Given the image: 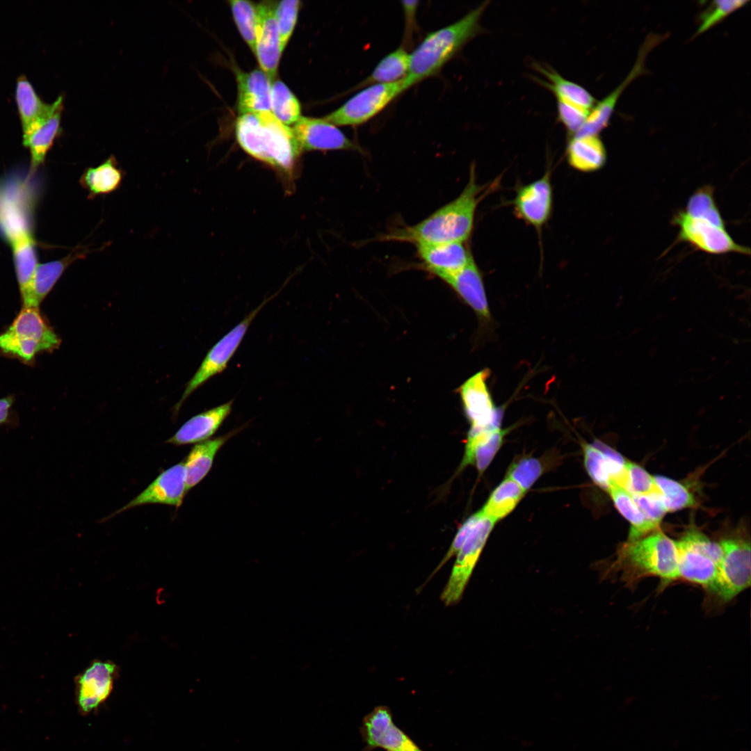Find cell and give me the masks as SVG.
I'll return each instance as SVG.
<instances>
[{"mask_svg": "<svg viewBox=\"0 0 751 751\" xmlns=\"http://www.w3.org/2000/svg\"><path fill=\"white\" fill-rule=\"evenodd\" d=\"M490 186L481 185L476 179L475 167H471L469 178L461 193L439 208L422 221L396 229L383 239L405 241L415 245L452 242L465 243L470 237L476 208Z\"/></svg>", "mask_w": 751, "mask_h": 751, "instance_id": "cell-1", "label": "cell"}, {"mask_svg": "<svg viewBox=\"0 0 751 751\" xmlns=\"http://www.w3.org/2000/svg\"><path fill=\"white\" fill-rule=\"evenodd\" d=\"M235 135L240 147L250 156L270 167L284 180L294 179L302 151L292 129L271 111L240 115Z\"/></svg>", "mask_w": 751, "mask_h": 751, "instance_id": "cell-2", "label": "cell"}, {"mask_svg": "<svg viewBox=\"0 0 751 751\" xmlns=\"http://www.w3.org/2000/svg\"><path fill=\"white\" fill-rule=\"evenodd\" d=\"M489 1L459 20L428 33L410 54L405 79L409 88L438 74L462 47L482 31L480 22Z\"/></svg>", "mask_w": 751, "mask_h": 751, "instance_id": "cell-3", "label": "cell"}, {"mask_svg": "<svg viewBox=\"0 0 751 751\" xmlns=\"http://www.w3.org/2000/svg\"><path fill=\"white\" fill-rule=\"evenodd\" d=\"M678 551L676 541L656 531L638 540L628 541L617 559L604 574H619L628 586L640 579L655 576L668 583L678 579Z\"/></svg>", "mask_w": 751, "mask_h": 751, "instance_id": "cell-4", "label": "cell"}, {"mask_svg": "<svg viewBox=\"0 0 751 751\" xmlns=\"http://www.w3.org/2000/svg\"><path fill=\"white\" fill-rule=\"evenodd\" d=\"M61 339L39 307H23L10 325L0 334V353L33 364L38 354L58 349Z\"/></svg>", "mask_w": 751, "mask_h": 751, "instance_id": "cell-5", "label": "cell"}, {"mask_svg": "<svg viewBox=\"0 0 751 751\" xmlns=\"http://www.w3.org/2000/svg\"><path fill=\"white\" fill-rule=\"evenodd\" d=\"M676 544L678 579L702 586L707 590L713 583L722 561L720 543L691 530L676 541Z\"/></svg>", "mask_w": 751, "mask_h": 751, "instance_id": "cell-6", "label": "cell"}, {"mask_svg": "<svg viewBox=\"0 0 751 751\" xmlns=\"http://www.w3.org/2000/svg\"><path fill=\"white\" fill-rule=\"evenodd\" d=\"M409 88L405 77L396 82L368 86L323 118L337 127L361 125L376 116Z\"/></svg>", "mask_w": 751, "mask_h": 751, "instance_id": "cell-7", "label": "cell"}, {"mask_svg": "<svg viewBox=\"0 0 751 751\" xmlns=\"http://www.w3.org/2000/svg\"><path fill=\"white\" fill-rule=\"evenodd\" d=\"M722 558L717 576L706 590L722 603L730 601L750 586V544L741 538L720 542Z\"/></svg>", "mask_w": 751, "mask_h": 751, "instance_id": "cell-8", "label": "cell"}, {"mask_svg": "<svg viewBox=\"0 0 751 751\" xmlns=\"http://www.w3.org/2000/svg\"><path fill=\"white\" fill-rule=\"evenodd\" d=\"M272 298L265 300L251 311L209 349L199 368L187 382L181 398L174 407V413H177L186 398L198 387L227 368L252 321Z\"/></svg>", "mask_w": 751, "mask_h": 751, "instance_id": "cell-9", "label": "cell"}, {"mask_svg": "<svg viewBox=\"0 0 751 751\" xmlns=\"http://www.w3.org/2000/svg\"><path fill=\"white\" fill-rule=\"evenodd\" d=\"M481 517L469 533L457 555L450 577L441 594L446 606L457 603L461 598L474 568L496 522Z\"/></svg>", "mask_w": 751, "mask_h": 751, "instance_id": "cell-10", "label": "cell"}, {"mask_svg": "<svg viewBox=\"0 0 751 751\" xmlns=\"http://www.w3.org/2000/svg\"><path fill=\"white\" fill-rule=\"evenodd\" d=\"M672 223L679 227V241L689 243L696 250L713 255L731 252L750 255V249L736 243L725 227L691 217L684 211L673 217Z\"/></svg>", "mask_w": 751, "mask_h": 751, "instance_id": "cell-11", "label": "cell"}, {"mask_svg": "<svg viewBox=\"0 0 751 751\" xmlns=\"http://www.w3.org/2000/svg\"><path fill=\"white\" fill-rule=\"evenodd\" d=\"M360 734L365 744L364 751L376 748L385 751H423L394 723L391 709L387 706H377L364 717Z\"/></svg>", "mask_w": 751, "mask_h": 751, "instance_id": "cell-12", "label": "cell"}, {"mask_svg": "<svg viewBox=\"0 0 751 751\" xmlns=\"http://www.w3.org/2000/svg\"><path fill=\"white\" fill-rule=\"evenodd\" d=\"M489 371L483 369L467 380L459 389L471 430L500 427L501 411L496 407L489 391Z\"/></svg>", "mask_w": 751, "mask_h": 751, "instance_id": "cell-13", "label": "cell"}, {"mask_svg": "<svg viewBox=\"0 0 751 751\" xmlns=\"http://www.w3.org/2000/svg\"><path fill=\"white\" fill-rule=\"evenodd\" d=\"M186 493L183 461L162 471L140 494L107 518H104V520L129 509L147 504H164L178 508L182 504Z\"/></svg>", "mask_w": 751, "mask_h": 751, "instance_id": "cell-14", "label": "cell"}, {"mask_svg": "<svg viewBox=\"0 0 751 751\" xmlns=\"http://www.w3.org/2000/svg\"><path fill=\"white\" fill-rule=\"evenodd\" d=\"M291 129L301 151L355 150L362 152L358 144L324 118L301 116Z\"/></svg>", "mask_w": 751, "mask_h": 751, "instance_id": "cell-15", "label": "cell"}, {"mask_svg": "<svg viewBox=\"0 0 751 751\" xmlns=\"http://www.w3.org/2000/svg\"><path fill=\"white\" fill-rule=\"evenodd\" d=\"M257 19L255 54L260 69L270 82L276 78L282 53L275 15V4L261 2L256 5Z\"/></svg>", "mask_w": 751, "mask_h": 751, "instance_id": "cell-16", "label": "cell"}, {"mask_svg": "<svg viewBox=\"0 0 751 751\" xmlns=\"http://www.w3.org/2000/svg\"><path fill=\"white\" fill-rule=\"evenodd\" d=\"M512 204L517 218L540 229L549 220L553 207L550 172L517 188Z\"/></svg>", "mask_w": 751, "mask_h": 751, "instance_id": "cell-17", "label": "cell"}, {"mask_svg": "<svg viewBox=\"0 0 751 751\" xmlns=\"http://www.w3.org/2000/svg\"><path fill=\"white\" fill-rule=\"evenodd\" d=\"M583 451L586 469L595 484L606 491L613 485L623 487L626 461L618 452L598 440L585 443Z\"/></svg>", "mask_w": 751, "mask_h": 751, "instance_id": "cell-18", "label": "cell"}, {"mask_svg": "<svg viewBox=\"0 0 751 751\" xmlns=\"http://www.w3.org/2000/svg\"><path fill=\"white\" fill-rule=\"evenodd\" d=\"M116 666L112 662L94 661L78 678V705L84 713L92 712L109 697Z\"/></svg>", "mask_w": 751, "mask_h": 751, "instance_id": "cell-19", "label": "cell"}, {"mask_svg": "<svg viewBox=\"0 0 751 751\" xmlns=\"http://www.w3.org/2000/svg\"><path fill=\"white\" fill-rule=\"evenodd\" d=\"M95 251L88 245H78L64 258L38 264L29 291L22 298V306L39 307L67 267Z\"/></svg>", "mask_w": 751, "mask_h": 751, "instance_id": "cell-20", "label": "cell"}, {"mask_svg": "<svg viewBox=\"0 0 751 751\" xmlns=\"http://www.w3.org/2000/svg\"><path fill=\"white\" fill-rule=\"evenodd\" d=\"M428 270L444 279L462 269L473 258L465 243L452 242L416 245Z\"/></svg>", "mask_w": 751, "mask_h": 751, "instance_id": "cell-21", "label": "cell"}, {"mask_svg": "<svg viewBox=\"0 0 751 751\" xmlns=\"http://www.w3.org/2000/svg\"><path fill=\"white\" fill-rule=\"evenodd\" d=\"M480 319L488 321L490 310L483 276L474 257L462 269L442 279Z\"/></svg>", "mask_w": 751, "mask_h": 751, "instance_id": "cell-22", "label": "cell"}, {"mask_svg": "<svg viewBox=\"0 0 751 751\" xmlns=\"http://www.w3.org/2000/svg\"><path fill=\"white\" fill-rule=\"evenodd\" d=\"M232 404L231 400L192 417L165 443L183 446L210 439L230 414Z\"/></svg>", "mask_w": 751, "mask_h": 751, "instance_id": "cell-23", "label": "cell"}, {"mask_svg": "<svg viewBox=\"0 0 751 751\" xmlns=\"http://www.w3.org/2000/svg\"><path fill=\"white\" fill-rule=\"evenodd\" d=\"M238 86L237 107L240 115L271 111L270 84L267 75L260 69L250 72L236 71Z\"/></svg>", "mask_w": 751, "mask_h": 751, "instance_id": "cell-24", "label": "cell"}, {"mask_svg": "<svg viewBox=\"0 0 751 751\" xmlns=\"http://www.w3.org/2000/svg\"><path fill=\"white\" fill-rule=\"evenodd\" d=\"M506 433L501 427L470 429L460 469L474 465L483 473L501 448Z\"/></svg>", "mask_w": 751, "mask_h": 751, "instance_id": "cell-25", "label": "cell"}, {"mask_svg": "<svg viewBox=\"0 0 751 751\" xmlns=\"http://www.w3.org/2000/svg\"><path fill=\"white\" fill-rule=\"evenodd\" d=\"M15 100L22 124V138L45 120L56 104V99L50 104L45 102L24 75L17 79Z\"/></svg>", "mask_w": 751, "mask_h": 751, "instance_id": "cell-26", "label": "cell"}, {"mask_svg": "<svg viewBox=\"0 0 751 751\" xmlns=\"http://www.w3.org/2000/svg\"><path fill=\"white\" fill-rule=\"evenodd\" d=\"M63 108V96L56 99L53 111L22 139L31 154V171L34 172L44 162L47 152L61 132L60 120Z\"/></svg>", "mask_w": 751, "mask_h": 751, "instance_id": "cell-27", "label": "cell"}, {"mask_svg": "<svg viewBox=\"0 0 751 751\" xmlns=\"http://www.w3.org/2000/svg\"><path fill=\"white\" fill-rule=\"evenodd\" d=\"M240 428L224 435L196 444L184 461L186 474V490L188 492L200 483L211 470L215 457L221 447Z\"/></svg>", "mask_w": 751, "mask_h": 751, "instance_id": "cell-28", "label": "cell"}, {"mask_svg": "<svg viewBox=\"0 0 751 751\" xmlns=\"http://www.w3.org/2000/svg\"><path fill=\"white\" fill-rule=\"evenodd\" d=\"M566 156L569 165L583 172L597 171L606 162V148L598 135L572 136Z\"/></svg>", "mask_w": 751, "mask_h": 751, "instance_id": "cell-29", "label": "cell"}, {"mask_svg": "<svg viewBox=\"0 0 751 751\" xmlns=\"http://www.w3.org/2000/svg\"><path fill=\"white\" fill-rule=\"evenodd\" d=\"M17 280L22 298L29 291L38 265L35 241L28 229L19 230L9 236Z\"/></svg>", "mask_w": 751, "mask_h": 751, "instance_id": "cell-30", "label": "cell"}, {"mask_svg": "<svg viewBox=\"0 0 751 751\" xmlns=\"http://www.w3.org/2000/svg\"><path fill=\"white\" fill-rule=\"evenodd\" d=\"M124 175L114 156H110L96 167L87 168L79 183L88 194V199L111 193L121 186Z\"/></svg>", "mask_w": 751, "mask_h": 751, "instance_id": "cell-31", "label": "cell"}, {"mask_svg": "<svg viewBox=\"0 0 751 751\" xmlns=\"http://www.w3.org/2000/svg\"><path fill=\"white\" fill-rule=\"evenodd\" d=\"M644 73L643 67L635 63L628 76L618 87L604 99L595 105L590 111L587 119L581 129L574 136L598 135L609 123L616 103L629 84Z\"/></svg>", "mask_w": 751, "mask_h": 751, "instance_id": "cell-32", "label": "cell"}, {"mask_svg": "<svg viewBox=\"0 0 751 751\" xmlns=\"http://www.w3.org/2000/svg\"><path fill=\"white\" fill-rule=\"evenodd\" d=\"M535 67L548 80L543 83L555 95L556 99L588 111H590L595 106V98L583 87L563 78L550 67H544L540 65H536Z\"/></svg>", "mask_w": 751, "mask_h": 751, "instance_id": "cell-33", "label": "cell"}, {"mask_svg": "<svg viewBox=\"0 0 751 751\" xmlns=\"http://www.w3.org/2000/svg\"><path fill=\"white\" fill-rule=\"evenodd\" d=\"M409 63L410 54L404 47H399L382 58L372 72L353 90H360L373 84L398 81L407 75Z\"/></svg>", "mask_w": 751, "mask_h": 751, "instance_id": "cell-34", "label": "cell"}, {"mask_svg": "<svg viewBox=\"0 0 751 751\" xmlns=\"http://www.w3.org/2000/svg\"><path fill=\"white\" fill-rule=\"evenodd\" d=\"M525 492L519 484L506 476L491 493L481 511L497 522L515 509Z\"/></svg>", "mask_w": 751, "mask_h": 751, "instance_id": "cell-35", "label": "cell"}, {"mask_svg": "<svg viewBox=\"0 0 751 751\" xmlns=\"http://www.w3.org/2000/svg\"><path fill=\"white\" fill-rule=\"evenodd\" d=\"M607 492L617 510L631 524L628 541L638 540L656 528L645 518L627 490L619 485H613Z\"/></svg>", "mask_w": 751, "mask_h": 751, "instance_id": "cell-36", "label": "cell"}, {"mask_svg": "<svg viewBox=\"0 0 751 751\" xmlns=\"http://www.w3.org/2000/svg\"><path fill=\"white\" fill-rule=\"evenodd\" d=\"M270 106L274 115L286 126L293 125L301 117L298 99L291 90L278 79L270 84Z\"/></svg>", "mask_w": 751, "mask_h": 751, "instance_id": "cell-37", "label": "cell"}, {"mask_svg": "<svg viewBox=\"0 0 751 751\" xmlns=\"http://www.w3.org/2000/svg\"><path fill=\"white\" fill-rule=\"evenodd\" d=\"M684 211L691 217L725 227L724 219L714 199L713 189L710 186H704L695 191L690 196Z\"/></svg>", "mask_w": 751, "mask_h": 751, "instance_id": "cell-38", "label": "cell"}, {"mask_svg": "<svg viewBox=\"0 0 751 751\" xmlns=\"http://www.w3.org/2000/svg\"><path fill=\"white\" fill-rule=\"evenodd\" d=\"M668 512H674L695 505L693 494L680 483L663 476H654Z\"/></svg>", "mask_w": 751, "mask_h": 751, "instance_id": "cell-39", "label": "cell"}, {"mask_svg": "<svg viewBox=\"0 0 751 751\" xmlns=\"http://www.w3.org/2000/svg\"><path fill=\"white\" fill-rule=\"evenodd\" d=\"M234 19L239 31L250 50L255 53L257 10L256 5L249 1H229Z\"/></svg>", "mask_w": 751, "mask_h": 751, "instance_id": "cell-40", "label": "cell"}, {"mask_svg": "<svg viewBox=\"0 0 751 751\" xmlns=\"http://www.w3.org/2000/svg\"><path fill=\"white\" fill-rule=\"evenodd\" d=\"M300 4V2L298 0H283L275 4V15L279 31L282 54L293 32Z\"/></svg>", "mask_w": 751, "mask_h": 751, "instance_id": "cell-41", "label": "cell"}, {"mask_svg": "<svg viewBox=\"0 0 751 751\" xmlns=\"http://www.w3.org/2000/svg\"><path fill=\"white\" fill-rule=\"evenodd\" d=\"M542 472L543 467L538 459L524 456L512 462L508 468L506 476L515 481L526 492Z\"/></svg>", "mask_w": 751, "mask_h": 751, "instance_id": "cell-42", "label": "cell"}, {"mask_svg": "<svg viewBox=\"0 0 751 751\" xmlns=\"http://www.w3.org/2000/svg\"><path fill=\"white\" fill-rule=\"evenodd\" d=\"M623 488L631 494H645L659 492L654 476L637 464L625 462Z\"/></svg>", "mask_w": 751, "mask_h": 751, "instance_id": "cell-43", "label": "cell"}, {"mask_svg": "<svg viewBox=\"0 0 751 751\" xmlns=\"http://www.w3.org/2000/svg\"><path fill=\"white\" fill-rule=\"evenodd\" d=\"M748 1L718 0L715 1L709 10L700 17L701 23L696 35L701 34L721 22L727 16L743 7Z\"/></svg>", "mask_w": 751, "mask_h": 751, "instance_id": "cell-44", "label": "cell"}, {"mask_svg": "<svg viewBox=\"0 0 751 751\" xmlns=\"http://www.w3.org/2000/svg\"><path fill=\"white\" fill-rule=\"evenodd\" d=\"M631 496L645 518L656 528L668 512L660 492Z\"/></svg>", "mask_w": 751, "mask_h": 751, "instance_id": "cell-45", "label": "cell"}, {"mask_svg": "<svg viewBox=\"0 0 751 751\" xmlns=\"http://www.w3.org/2000/svg\"><path fill=\"white\" fill-rule=\"evenodd\" d=\"M558 116L570 135L574 136L584 124L590 111L557 99Z\"/></svg>", "mask_w": 751, "mask_h": 751, "instance_id": "cell-46", "label": "cell"}, {"mask_svg": "<svg viewBox=\"0 0 751 751\" xmlns=\"http://www.w3.org/2000/svg\"><path fill=\"white\" fill-rule=\"evenodd\" d=\"M481 510H478L472 515H471L462 524V526L457 531L446 554H445L444 557L441 560L438 566L434 570L433 573H432L430 578L433 576L434 574H435L451 558H452L453 556L456 555L458 553L467 538L471 532L479 518L481 517Z\"/></svg>", "mask_w": 751, "mask_h": 751, "instance_id": "cell-47", "label": "cell"}, {"mask_svg": "<svg viewBox=\"0 0 751 751\" xmlns=\"http://www.w3.org/2000/svg\"><path fill=\"white\" fill-rule=\"evenodd\" d=\"M14 401L13 396H8L0 399V425L6 423L8 421L10 408Z\"/></svg>", "mask_w": 751, "mask_h": 751, "instance_id": "cell-48", "label": "cell"}]
</instances>
